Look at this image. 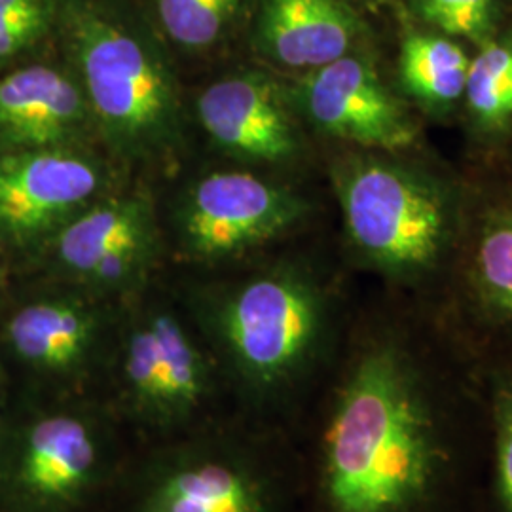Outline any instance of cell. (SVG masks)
<instances>
[{
	"label": "cell",
	"instance_id": "6da1fadb",
	"mask_svg": "<svg viewBox=\"0 0 512 512\" xmlns=\"http://www.w3.org/2000/svg\"><path fill=\"white\" fill-rule=\"evenodd\" d=\"M437 467L433 423L401 355L368 351L334 404L323 439L330 512H406Z\"/></svg>",
	"mask_w": 512,
	"mask_h": 512
},
{
	"label": "cell",
	"instance_id": "7a4b0ae2",
	"mask_svg": "<svg viewBox=\"0 0 512 512\" xmlns=\"http://www.w3.org/2000/svg\"><path fill=\"white\" fill-rule=\"evenodd\" d=\"M116 418L90 397L10 404L0 437V512H90L118 467Z\"/></svg>",
	"mask_w": 512,
	"mask_h": 512
},
{
	"label": "cell",
	"instance_id": "3957f363",
	"mask_svg": "<svg viewBox=\"0 0 512 512\" xmlns=\"http://www.w3.org/2000/svg\"><path fill=\"white\" fill-rule=\"evenodd\" d=\"M78 82L95 126L120 154L158 158L177 145L181 103L162 57L129 27L95 12L73 19Z\"/></svg>",
	"mask_w": 512,
	"mask_h": 512
},
{
	"label": "cell",
	"instance_id": "277c9868",
	"mask_svg": "<svg viewBox=\"0 0 512 512\" xmlns=\"http://www.w3.org/2000/svg\"><path fill=\"white\" fill-rule=\"evenodd\" d=\"M205 323L236 387L266 399L310 361L323 330V300L302 275L277 270L215 296Z\"/></svg>",
	"mask_w": 512,
	"mask_h": 512
},
{
	"label": "cell",
	"instance_id": "5b68a950",
	"mask_svg": "<svg viewBox=\"0 0 512 512\" xmlns=\"http://www.w3.org/2000/svg\"><path fill=\"white\" fill-rule=\"evenodd\" d=\"M112 370L116 420L171 437L202 421L217 393L213 361L181 317L165 308L137 313L122 332Z\"/></svg>",
	"mask_w": 512,
	"mask_h": 512
},
{
	"label": "cell",
	"instance_id": "8992f818",
	"mask_svg": "<svg viewBox=\"0 0 512 512\" xmlns=\"http://www.w3.org/2000/svg\"><path fill=\"white\" fill-rule=\"evenodd\" d=\"M349 238L389 272L435 262L446 238V203L418 173L378 160H357L338 173Z\"/></svg>",
	"mask_w": 512,
	"mask_h": 512
},
{
	"label": "cell",
	"instance_id": "52a82bcc",
	"mask_svg": "<svg viewBox=\"0 0 512 512\" xmlns=\"http://www.w3.org/2000/svg\"><path fill=\"white\" fill-rule=\"evenodd\" d=\"M99 296L74 289L29 298L10 311L0 338L29 376V397H90L88 387L109 361V317Z\"/></svg>",
	"mask_w": 512,
	"mask_h": 512
},
{
	"label": "cell",
	"instance_id": "ba28073f",
	"mask_svg": "<svg viewBox=\"0 0 512 512\" xmlns=\"http://www.w3.org/2000/svg\"><path fill=\"white\" fill-rule=\"evenodd\" d=\"M50 255L74 289L105 300L137 293L158 256L152 205L143 196L93 202L55 232Z\"/></svg>",
	"mask_w": 512,
	"mask_h": 512
},
{
	"label": "cell",
	"instance_id": "9c48e42d",
	"mask_svg": "<svg viewBox=\"0 0 512 512\" xmlns=\"http://www.w3.org/2000/svg\"><path fill=\"white\" fill-rule=\"evenodd\" d=\"M306 203L251 173L220 171L192 186L179 213L184 251L198 260L243 255L298 222Z\"/></svg>",
	"mask_w": 512,
	"mask_h": 512
},
{
	"label": "cell",
	"instance_id": "30bf717a",
	"mask_svg": "<svg viewBox=\"0 0 512 512\" xmlns=\"http://www.w3.org/2000/svg\"><path fill=\"white\" fill-rule=\"evenodd\" d=\"M272 494L255 461L222 442H192L143 471L128 512H270Z\"/></svg>",
	"mask_w": 512,
	"mask_h": 512
},
{
	"label": "cell",
	"instance_id": "8fae6325",
	"mask_svg": "<svg viewBox=\"0 0 512 512\" xmlns=\"http://www.w3.org/2000/svg\"><path fill=\"white\" fill-rule=\"evenodd\" d=\"M105 186L97 162L76 148L0 154V238L25 245L55 234Z\"/></svg>",
	"mask_w": 512,
	"mask_h": 512
},
{
	"label": "cell",
	"instance_id": "7c38bea8",
	"mask_svg": "<svg viewBox=\"0 0 512 512\" xmlns=\"http://www.w3.org/2000/svg\"><path fill=\"white\" fill-rule=\"evenodd\" d=\"M298 105L315 128L365 147H410L416 126L372 65L344 55L306 74Z\"/></svg>",
	"mask_w": 512,
	"mask_h": 512
},
{
	"label": "cell",
	"instance_id": "4fadbf2b",
	"mask_svg": "<svg viewBox=\"0 0 512 512\" xmlns=\"http://www.w3.org/2000/svg\"><path fill=\"white\" fill-rule=\"evenodd\" d=\"M198 118L222 150L251 162H283L298 147L281 93L262 74H234L211 84L198 99Z\"/></svg>",
	"mask_w": 512,
	"mask_h": 512
},
{
	"label": "cell",
	"instance_id": "5bb4252c",
	"mask_svg": "<svg viewBox=\"0 0 512 512\" xmlns=\"http://www.w3.org/2000/svg\"><path fill=\"white\" fill-rule=\"evenodd\" d=\"M93 116L78 78L35 65L0 78V148H74Z\"/></svg>",
	"mask_w": 512,
	"mask_h": 512
},
{
	"label": "cell",
	"instance_id": "9a60e30c",
	"mask_svg": "<svg viewBox=\"0 0 512 512\" xmlns=\"http://www.w3.org/2000/svg\"><path fill=\"white\" fill-rule=\"evenodd\" d=\"M355 31L342 0H264L256 37L275 63L315 71L348 55Z\"/></svg>",
	"mask_w": 512,
	"mask_h": 512
},
{
	"label": "cell",
	"instance_id": "2e32d148",
	"mask_svg": "<svg viewBox=\"0 0 512 512\" xmlns=\"http://www.w3.org/2000/svg\"><path fill=\"white\" fill-rule=\"evenodd\" d=\"M471 59L448 38L412 35L401 50V80L416 99L448 107L465 93Z\"/></svg>",
	"mask_w": 512,
	"mask_h": 512
},
{
	"label": "cell",
	"instance_id": "e0dca14e",
	"mask_svg": "<svg viewBox=\"0 0 512 512\" xmlns=\"http://www.w3.org/2000/svg\"><path fill=\"white\" fill-rule=\"evenodd\" d=\"M465 93L482 126L499 128L512 118V46L486 44L469 63Z\"/></svg>",
	"mask_w": 512,
	"mask_h": 512
},
{
	"label": "cell",
	"instance_id": "ac0fdd59",
	"mask_svg": "<svg viewBox=\"0 0 512 512\" xmlns=\"http://www.w3.org/2000/svg\"><path fill=\"white\" fill-rule=\"evenodd\" d=\"M238 6L239 0H156L165 33L188 50L219 42Z\"/></svg>",
	"mask_w": 512,
	"mask_h": 512
},
{
	"label": "cell",
	"instance_id": "d6986e66",
	"mask_svg": "<svg viewBox=\"0 0 512 512\" xmlns=\"http://www.w3.org/2000/svg\"><path fill=\"white\" fill-rule=\"evenodd\" d=\"M475 274L486 302L512 317V213L486 226L476 249Z\"/></svg>",
	"mask_w": 512,
	"mask_h": 512
},
{
	"label": "cell",
	"instance_id": "ffe728a7",
	"mask_svg": "<svg viewBox=\"0 0 512 512\" xmlns=\"http://www.w3.org/2000/svg\"><path fill=\"white\" fill-rule=\"evenodd\" d=\"M46 23V0H0V61L27 50L44 33Z\"/></svg>",
	"mask_w": 512,
	"mask_h": 512
},
{
	"label": "cell",
	"instance_id": "44dd1931",
	"mask_svg": "<svg viewBox=\"0 0 512 512\" xmlns=\"http://www.w3.org/2000/svg\"><path fill=\"white\" fill-rule=\"evenodd\" d=\"M427 21L448 35L484 37L492 25V0H423Z\"/></svg>",
	"mask_w": 512,
	"mask_h": 512
},
{
	"label": "cell",
	"instance_id": "7402d4cb",
	"mask_svg": "<svg viewBox=\"0 0 512 512\" xmlns=\"http://www.w3.org/2000/svg\"><path fill=\"white\" fill-rule=\"evenodd\" d=\"M497 475L503 505L512 512V389L497 403Z\"/></svg>",
	"mask_w": 512,
	"mask_h": 512
},
{
	"label": "cell",
	"instance_id": "603a6c76",
	"mask_svg": "<svg viewBox=\"0 0 512 512\" xmlns=\"http://www.w3.org/2000/svg\"><path fill=\"white\" fill-rule=\"evenodd\" d=\"M8 412H10V403L6 399V389H4V380H2V370H0V437H2L4 425L8 420Z\"/></svg>",
	"mask_w": 512,
	"mask_h": 512
}]
</instances>
